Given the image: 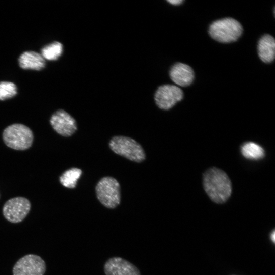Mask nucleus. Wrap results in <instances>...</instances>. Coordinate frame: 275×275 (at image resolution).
Returning <instances> with one entry per match:
<instances>
[{
    "mask_svg": "<svg viewBox=\"0 0 275 275\" xmlns=\"http://www.w3.org/2000/svg\"><path fill=\"white\" fill-rule=\"evenodd\" d=\"M270 239H271V241L273 243H274V240H275V232H274V231H273L272 233H271Z\"/></svg>",
    "mask_w": 275,
    "mask_h": 275,
    "instance_id": "nucleus-19",
    "label": "nucleus"
},
{
    "mask_svg": "<svg viewBox=\"0 0 275 275\" xmlns=\"http://www.w3.org/2000/svg\"><path fill=\"white\" fill-rule=\"evenodd\" d=\"M20 67L24 69L40 70L45 66V61L40 53L29 51L22 53L18 59Z\"/></svg>",
    "mask_w": 275,
    "mask_h": 275,
    "instance_id": "nucleus-13",
    "label": "nucleus"
},
{
    "mask_svg": "<svg viewBox=\"0 0 275 275\" xmlns=\"http://www.w3.org/2000/svg\"><path fill=\"white\" fill-rule=\"evenodd\" d=\"M63 52V45L59 42L50 43L41 49V54L44 59L53 61L57 60Z\"/></svg>",
    "mask_w": 275,
    "mask_h": 275,
    "instance_id": "nucleus-16",
    "label": "nucleus"
},
{
    "mask_svg": "<svg viewBox=\"0 0 275 275\" xmlns=\"http://www.w3.org/2000/svg\"><path fill=\"white\" fill-rule=\"evenodd\" d=\"M183 97L182 90L173 85H164L160 86L155 95V101L161 109L168 110L172 108Z\"/></svg>",
    "mask_w": 275,
    "mask_h": 275,
    "instance_id": "nucleus-8",
    "label": "nucleus"
},
{
    "mask_svg": "<svg viewBox=\"0 0 275 275\" xmlns=\"http://www.w3.org/2000/svg\"><path fill=\"white\" fill-rule=\"evenodd\" d=\"M30 201L25 197H16L9 199L3 207L4 217L12 223L22 222L31 210Z\"/></svg>",
    "mask_w": 275,
    "mask_h": 275,
    "instance_id": "nucleus-6",
    "label": "nucleus"
},
{
    "mask_svg": "<svg viewBox=\"0 0 275 275\" xmlns=\"http://www.w3.org/2000/svg\"><path fill=\"white\" fill-rule=\"evenodd\" d=\"M95 190L97 199L105 207L113 209L119 205L120 187L116 179L112 177L102 178L97 184Z\"/></svg>",
    "mask_w": 275,
    "mask_h": 275,
    "instance_id": "nucleus-5",
    "label": "nucleus"
},
{
    "mask_svg": "<svg viewBox=\"0 0 275 275\" xmlns=\"http://www.w3.org/2000/svg\"><path fill=\"white\" fill-rule=\"evenodd\" d=\"M241 151L243 156L250 159L257 160L262 158L264 156L263 149L253 142H247L243 144Z\"/></svg>",
    "mask_w": 275,
    "mask_h": 275,
    "instance_id": "nucleus-15",
    "label": "nucleus"
},
{
    "mask_svg": "<svg viewBox=\"0 0 275 275\" xmlns=\"http://www.w3.org/2000/svg\"><path fill=\"white\" fill-rule=\"evenodd\" d=\"M104 271L106 275H141L134 264L119 257L108 259L104 265Z\"/></svg>",
    "mask_w": 275,
    "mask_h": 275,
    "instance_id": "nucleus-10",
    "label": "nucleus"
},
{
    "mask_svg": "<svg viewBox=\"0 0 275 275\" xmlns=\"http://www.w3.org/2000/svg\"><path fill=\"white\" fill-rule=\"evenodd\" d=\"M3 139L9 148L25 150L31 146L34 140L32 131L22 124H13L6 127L3 132Z\"/></svg>",
    "mask_w": 275,
    "mask_h": 275,
    "instance_id": "nucleus-3",
    "label": "nucleus"
},
{
    "mask_svg": "<svg viewBox=\"0 0 275 275\" xmlns=\"http://www.w3.org/2000/svg\"><path fill=\"white\" fill-rule=\"evenodd\" d=\"M172 80L181 87L189 86L194 79V72L188 65L182 63L174 64L170 71Z\"/></svg>",
    "mask_w": 275,
    "mask_h": 275,
    "instance_id": "nucleus-11",
    "label": "nucleus"
},
{
    "mask_svg": "<svg viewBox=\"0 0 275 275\" xmlns=\"http://www.w3.org/2000/svg\"><path fill=\"white\" fill-rule=\"evenodd\" d=\"M168 2L174 5H178L183 2V0H170L167 1Z\"/></svg>",
    "mask_w": 275,
    "mask_h": 275,
    "instance_id": "nucleus-18",
    "label": "nucleus"
},
{
    "mask_svg": "<svg viewBox=\"0 0 275 275\" xmlns=\"http://www.w3.org/2000/svg\"><path fill=\"white\" fill-rule=\"evenodd\" d=\"M50 123L55 131L63 136H70L77 130L75 120L63 109L58 110L53 113Z\"/></svg>",
    "mask_w": 275,
    "mask_h": 275,
    "instance_id": "nucleus-9",
    "label": "nucleus"
},
{
    "mask_svg": "<svg viewBox=\"0 0 275 275\" xmlns=\"http://www.w3.org/2000/svg\"><path fill=\"white\" fill-rule=\"evenodd\" d=\"M204 188L209 198L218 204L225 203L232 192V185L228 175L222 170L213 167L203 174Z\"/></svg>",
    "mask_w": 275,
    "mask_h": 275,
    "instance_id": "nucleus-1",
    "label": "nucleus"
},
{
    "mask_svg": "<svg viewBox=\"0 0 275 275\" xmlns=\"http://www.w3.org/2000/svg\"><path fill=\"white\" fill-rule=\"evenodd\" d=\"M82 170L77 168H72L65 171L59 177L62 185L69 188L76 187L77 180L82 174Z\"/></svg>",
    "mask_w": 275,
    "mask_h": 275,
    "instance_id": "nucleus-14",
    "label": "nucleus"
},
{
    "mask_svg": "<svg viewBox=\"0 0 275 275\" xmlns=\"http://www.w3.org/2000/svg\"><path fill=\"white\" fill-rule=\"evenodd\" d=\"M109 145L115 153L131 161L141 162L145 159V153L142 146L130 138L114 136L111 140Z\"/></svg>",
    "mask_w": 275,
    "mask_h": 275,
    "instance_id": "nucleus-4",
    "label": "nucleus"
},
{
    "mask_svg": "<svg viewBox=\"0 0 275 275\" xmlns=\"http://www.w3.org/2000/svg\"><path fill=\"white\" fill-rule=\"evenodd\" d=\"M242 32L241 24L237 20L230 17L215 21L209 29L211 37L216 41L224 43L236 41Z\"/></svg>",
    "mask_w": 275,
    "mask_h": 275,
    "instance_id": "nucleus-2",
    "label": "nucleus"
},
{
    "mask_svg": "<svg viewBox=\"0 0 275 275\" xmlns=\"http://www.w3.org/2000/svg\"><path fill=\"white\" fill-rule=\"evenodd\" d=\"M258 53L260 59L265 63L272 62L275 56V40L274 38L265 34L259 40Z\"/></svg>",
    "mask_w": 275,
    "mask_h": 275,
    "instance_id": "nucleus-12",
    "label": "nucleus"
},
{
    "mask_svg": "<svg viewBox=\"0 0 275 275\" xmlns=\"http://www.w3.org/2000/svg\"><path fill=\"white\" fill-rule=\"evenodd\" d=\"M46 270L44 260L35 254H28L20 258L14 264L13 275H44Z\"/></svg>",
    "mask_w": 275,
    "mask_h": 275,
    "instance_id": "nucleus-7",
    "label": "nucleus"
},
{
    "mask_svg": "<svg viewBox=\"0 0 275 275\" xmlns=\"http://www.w3.org/2000/svg\"><path fill=\"white\" fill-rule=\"evenodd\" d=\"M17 94V87L11 82H0V100H4L14 97Z\"/></svg>",
    "mask_w": 275,
    "mask_h": 275,
    "instance_id": "nucleus-17",
    "label": "nucleus"
}]
</instances>
